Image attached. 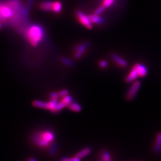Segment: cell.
I'll return each mask as SVG.
<instances>
[{"mask_svg":"<svg viewBox=\"0 0 161 161\" xmlns=\"http://www.w3.org/2000/svg\"><path fill=\"white\" fill-rule=\"evenodd\" d=\"M111 57L112 59L113 60V61L118 64L119 66H120L122 68H125L127 66L128 63L123 58L120 57L118 54H115V53H112L111 54Z\"/></svg>","mask_w":161,"mask_h":161,"instance_id":"cell-6","label":"cell"},{"mask_svg":"<svg viewBox=\"0 0 161 161\" xmlns=\"http://www.w3.org/2000/svg\"><path fill=\"white\" fill-rule=\"evenodd\" d=\"M153 150L156 154H159L161 153V132L158 133L157 134Z\"/></svg>","mask_w":161,"mask_h":161,"instance_id":"cell-8","label":"cell"},{"mask_svg":"<svg viewBox=\"0 0 161 161\" xmlns=\"http://www.w3.org/2000/svg\"><path fill=\"white\" fill-rule=\"evenodd\" d=\"M62 160H63V161H79V160H80V159L74 156V158H64L62 159Z\"/></svg>","mask_w":161,"mask_h":161,"instance_id":"cell-26","label":"cell"},{"mask_svg":"<svg viewBox=\"0 0 161 161\" xmlns=\"http://www.w3.org/2000/svg\"><path fill=\"white\" fill-rule=\"evenodd\" d=\"M32 105L34 107L40 109H48V102H45L40 100H35L32 103Z\"/></svg>","mask_w":161,"mask_h":161,"instance_id":"cell-14","label":"cell"},{"mask_svg":"<svg viewBox=\"0 0 161 161\" xmlns=\"http://www.w3.org/2000/svg\"><path fill=\"white\" fill-rule=\"evenodd\" d=\"M89 47V43L88 42H85L83 43H81L78 46H76L75 47V54L74 57L75 59H79L81 58L83 54L85 53L86 50Z\"/></svg>","mask_w":161,"mask_h":161,"instance_id":"cell-5","label":"cell"},{"mask_svg":"<svg viewBox=\"0 0 161 161\" xmlns=\"http://www.w3.org/2000/svg\"><path fill=\"white\" fill-rule=\"evenodd\" d=\"M68 106V104H67L66 103L64 102L63 101H61L60 102H57V103L56 104L54 110L53 111V112H59L60 111L62 110L63 109H64L65 107H67Z\"/></svg>","mask_w":161,"mask_h":161,"instance_id":"cell-16","label":"cell"},{"mask_svg":"<svg viewBox=\"0 0 161 161\" xmlns=\"http://www.w3.org/2000/svg\"><path fill=\"white\" fill-rule=\"evenodd\" d=\"M29 160H35V159H29Z\"/></svg>","mask_w":161,"mask_h":161,"instance_id":"cell-29","label":"cell"},{"mask_svg":"<svg viewBox=\"0 0 161 161\" xmlns=\"http://www.w3.org/2000/svg\"><path fill=\"white\" fill-rule=\"evenodd\" d=\"M91 148L87 147H85L84 149H82L81 150H80L78 153L76 154V155L75 156V157L78 158L80 159H81L82 158H84L85 156H87V155L91 153Z\"/></svg>","mask_w":161,"mask_h":161,"instance_id":"cell-11","label":"cell"},{"mask_svg":"<svg viewBox=\"0 0 161 161\" xmlns=\"http://www.w3.org/2000/svg\"><path fill=\"white\" fill-rule=\"evenodd\" d=\"M88 17L92 24L93 23L95 25H100L104 23L105 22V19L103 17H100V15L93 14L88 16Z\"/></svg>","mask_w":161,"mask_h":161,"instance_id":"cell-7","label":"cell"},{"mask_svg":"<svg viewBox=\"0 0 161 161\" xmlns=\"http://www.w3.org/2000/svg\"><path fill=\"white\" fill-rule=\"evenodd\" d=\"M61 62L63 64H66V65L69 66H74V63L71 60L68 59V58H66V57H62L61 58Z\"/></svg>","mask_w":161,"mask_h":161,"instance_id":"cell-19","label":"cell"},{"mask_svg":"<svg viewBox=\"0 0 161 161\" xmlns=\"http://www.w3.org/2000/svg\"><path fill=\"white\" fill-rule=\"evenodd\" d=\"M51 99H59V93H56V92H53V93H51L49 95Z\"/></svg>","mask_w":161,"mask_h":161,"instance_id":"cell-24","label":"cell"},{"mask_svg":"<svg viewBox=\"0 0 161 161\" xmlns=\"http://www.w3.org/2000/svg\"><path fill=\"white\" fill-rule=\"evenodd\" d=\"M62 9V3L59 1L53 2L52 10L55 13H59L61 11Z\"/></svg>","mask_w":161,"mask_h":161,"instance_id":"cell-18","label":"cell"},{"mask_svg":"<svg viewBox=\"0 0 161 161\" xmlns=\"http://www.w3.org/2000/svg\"><path fill=\"white\" fill-rule=\"evenodd\" d=\"M76 14L80 22L82 25L84 26L85 28H87L88 29H92L93 24L91 23V22H90L88 16L85 15L81 10H77L76 12Z\"/></svg>","mask_w":161,"mask_h":161,"instance_id":"cell-4","label":"cell"},{"mask_svg":"<svg viewBox=\"0 0 161 161\" xmlns=\"http://www.w3.org/2000/svg\"><path fill=\"white\" fill-rule=\"evenodd\" d=\"M138 76V72L137 70V68H136V65H134V66L133 68L130 73L129 74L127 77H126L125 81L128 83L131 82L132 81L137 79Z\"/></svg>","mask_w":161,"mask_h":161,"instance_id":"cell-9","label":"cell"},{"mask_svg":"<svg viewBox=\"0 0 161 161\" xmlns=\"http://www.w3.org/2000/svg\"><path fill=\"white\" fill-rule=\"evenodd\" d=\"M135 65L136 66L138 75L139 76L144 77L146 76L147 74V69L144 65L141 63H137L135 64Z\"/></svg>","mask_w":161,"mask_h":161,"instance_id":"cell-10","label":"cell"},{"mask_svg":"<svg viewBox=\"0 0 161 161\" xmlns=\"http://www.w3.org/2000/svg\"><path fill=\"white\" fill-rule=\"evenodd\" d=\"M100 160L103 161H111L112 160V158L111 154L108 152V151L106 150H103L100 154Z\"/></svg>","mask_w":161,"mask_h":161,"instance_id":"cell-15","label":"cell"},{"mask_svg":"<svg viewBox=\"0 0 161 161\" xmlns=\"http://www.w3.org/2000/svg\"><path fill=\"white\" fill-rule=\"evenodd\" d=\"M58 101H59V99H51V100L48 102V109H48L49 111L53 112L55 106H56V104L57 103Z\"/></svg>","mask_w":161,"mask_h":161,"instance_id":"cell-17","label":"cell"},{"mask_svg":"<svg viewBox=\"0 0 161 161\" xmlns=\"http://www.w3.org/2000/svg\"><path fill=\"white\" fill-rule=\"evenodd\" d=\"M44 36V30L38 25H32L27 32V37L33 46H36Z\"/></svg>","mask_w":161,"mask_h":161,"instance_id":"cell-2","label":"cell"},{"mask_svg":"<svg viewBox=\"0 0 161 161\" xmlns=\"http://www.w3.org/2000/svg\"><path fill=\"white\" fill-rule=\"evenodd\" d=\"M3 29V24L1 23V21H0V29Z\"/></svg>","mask_w":161,"mask_h":161,"instance_id":"cell-28","label":"cell"},{"mask_svg":"<svg viewBox=\"0 0 161 161\" xmlns=\"http://www.w3.org/2000/svg\"><path fill=\"white\" fill-rule=\"evenodd\" d=\"M58 93H59V97H64V95H66L69 94V91L68 89H62Z\"/></svg>","mask_w":161,"mask_h":161,"instance_id":"cell-25","label":"cell"},{"mask_svg":"<svg viewBox=\"0 0 161 161\" xmlns=\"http://www.w3.org/2000/svg\"><path fill=\"white\" fill-rule=\"evenodd\" d=\"M141 87L140 81H135L129 88L126 95V99L128 101H131L136 97Z\"/></svg>","mask_w":161,"mask_h":161,"instance_id":"cell-3","label":"cell"},{"mask_svg":"<svg viewBox=\"0 0 161 161\" xmlns=\"http://www.w3.org/2000/svg\"><path fill=\"white\" fill-rule=\"evenodd\" d=\"M54 134L49 130L37 133L32 137V140L38 146L46 147L54 139Z\"/></svg>","mask_w":161,"mask_h":161,"instance_id":"cell-1","label":"cell"},{"mask_svg":"<svg viewBox=\"0 0 161 161\" xmlns=\"http://www.w3.org/2000/svg\"><path fill=\"white\" fill-rule=\"evenodd\" d=\"M105 9L106 8L104 7V6L103 5H101L99 6V7L95 10L94 14L97 15H100L101 13H102L105 11Z\"/></svg>","mask_w":161,"mask_h":161,"instance_id":"cell-22","label":"cell"},{"mask_svg":"<svg viewBox=\"0 0 161 161\" xmlns=\"http://www.w3.org/2000/svg\"><path fill=\"white\" fill-rule=\"evenodd\" d=\"M56 148H57V146H56V144L55 143H53L52 145H51V149H50V153L51 154H54L56 152Z\"/></svg>","mask_w":161,"mask_h":161,"instance_id":"cell-27","label":"cell"},{"mask_svg":"<svg viewBox=\"0 0 161 161\" xmlns=\"http://www.w3.org/2000/svg\"><path fill=\"white\" fill-rule=\"evenodd\" d=\"M62 100L64 102L66 103L67 104L69 105V103H72V101H74V99L72 98V96H70L69 94H67L66 95H64V97H63Z\"/></svg>","mask_w":161,"mask_h":161,"instance_id":"cell-20","label":"cell"},{"mask_svg":"<svg viewBox=\"0 0 161 161\" xmlns=\"http://www.w3.org/2000/svg\"><path fill=\"white\" fill-rule=\"evenodd\" d=\"M68 107L69 109H70V111L75 112H80L82 110L81 106L80 104L74 102V101H72V103H69L68 105Z\"/></svg>","mask_w":161,"mask_h":161,"instance_id":"cell-13","label":"cell"},{"mask_svg":"<svg viewBox=\"0 0 161 161\" xmlns=\"http://www.w3.org/2000/svg\"><path fill=\"white\" fill-rule=\"evenodd\" d=\"M53 4V2L52 1H44L41 3L40 4V9L44 11H51L52 10Z\"/></svg>","mask_w":161,"mask_h":161,"instance_id":"cell-12","label":"cell"},{"mask_svg":"<svg viewBox=\"0 0 161 161\" xmlns=\"http://www.w3.org/2000/svg\"><path fill=\"white\" fill-rule=\"evenodd\" d=\"M114 1L115 0H103L102 5H103L105 8H108L112 5Z\"/></svg>","mask_w":161,"mask_h":161,"instance_id":"cell-21","label":"cell"},{"mask_svg":"<svg viewBox=\"0 0 161 161\" xmlns=\"http://www.w3.org/2000/svg\"><path fill=\"white\" fill-rule=\"evenodd\" d=\"M108 65V63L105 60H100L99 62V66L101 68H106Z\"/></svg>","mask_w":161,"mask_h":161,"instance_id":"cell-23","label":"cell"}]
</instances>
